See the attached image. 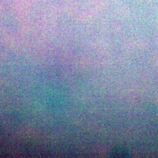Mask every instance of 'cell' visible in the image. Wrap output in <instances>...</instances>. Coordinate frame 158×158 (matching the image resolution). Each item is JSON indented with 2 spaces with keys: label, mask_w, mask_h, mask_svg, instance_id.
I'll list each match as a JSON object with an SVG mask.
<instances>
[{
  "label": "cell",
  "mask_w": 158,
  "mask_h": 158,
  "mask_svg": "<svg viewBox=\"0 0 158 158\" xmlns=\"http://www.w3.org/2000/svg\"><path fill=\"white\" fill-rule=\"evenodd\" d=\"M128 155V153L124 151L123 149H120V148H117L116 149L113 150L111 152V156H112L113 157H124L127 156Z\"/></svg>",
  "instance_id": "cell-1"
}]
</instances>
